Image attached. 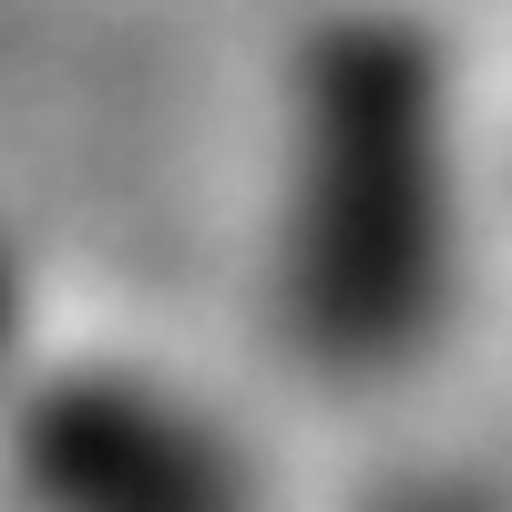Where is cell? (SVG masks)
<instances>
[{
  "instance_id": "1",
  "label": "cell",
  "mask_w": 512,
  "mask_h": 512,
  "mask_svg": "<svg viewBox=\"0 0 512 512\" xmlns=\"http://www.w3.org/2000/svg\"><path fill=\"white\" fill-rule=\"evenodd\" d=\"M21 472L41 512H246L236 461L195 420H164L154 390H123V379L41 390Z\"/></svg>"
}]
</instances>
